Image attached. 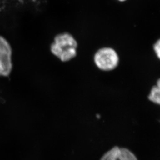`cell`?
I'll return each instance as SVG.
<instances>
[{"label": "cell", "instance_id": "1", "mask_svg": "<svg viewBox=\"0 0 160 160\" xmlns=\"http://www.w3.org/2000/svg\"><path fill=\"white\" fill-rule=\"evenodd\" d=\"M78 42L70 33L62 32L55 37L51 45V52L62 62H69L77 54Z\"/></svg>", "mask_w": 160, "mask_h": 160}, {"label": "cell", "instance_id": "2", "mask_svg": "<svg viewBox=\"0 0 160 160\" xmlns=\"http://www.w3.org/2000/svg\"><path fill=\"white\" fill-rule=\"evenodd\" d=\"M94 62L100 70L111 71L117 68L120 58L115 49L109 47H104L96 52L94 55Z\"/></svg>", "mask_w": 160, "mask_h": 160}, {"label": "cell", "instance_id": "3", "mask_svg": "<svg viewBox=\"0 0 160 160\" xmlns=\"http://www.w3.org/2000/svg\"><path fill=\"white\" fill-rule=\"evenodd\" d=\"M12 49L11 45L3 36H0V76H9L12 70Z\"/></svg>", "mask_w": 160, "mask_h": 160}, {"label": "cell", "instance_id": "4", "mask_svg": "<svg viewBox=\"0 0 160 160\" xmlns=\"http://www.w3.org/2000/svg\"><path fill=\"white\" fill-rule=\"evenodd\" d=\"M100 160H137V159L129 150L115 147L107 152Z\"/></svg>", "mask_w": 160, "mask_h": 160}, {"label": "cell", "instance_id": "5", "mask_svg": "<svg viewBox=\"0 0 160 160\" xmlns=\"http://www.w3.org/2000/svg\"><path fill=\"white\" fill-rule=\"evenodd\" d=\"M147 97L152 103L160 105V78L156 81V84L151 87Z\"/></svg>", "mask_w": 160, "mask_h": 160}, {"label": "cell", "instance_id": "6", "mask_svg": "<svg viewBox=\"0 0 160 160\" xmlns=\"http://www.w3.org/2000/svg\"><path fill=\"white\" fill-rule=\"evenodd\" d=\"M153 49L155 52L156 56L160 60V39L155 43L153 46Z\"/></svg>", "mask_w": 160, "mask_h": 160}, {"label": "cell", "instance_id": "7", "mask_svg": "<svg viewBox=\"0 0 160 160\" xmlns=\"http://www.w3.org/2000/svg\"><path fill=\"white\" fill-rule=\"evenodd\" d=\"M119 1H125V0H119Z\"/></svg>", "mask_w": 160, "mask_h": 160}]
</instances>
